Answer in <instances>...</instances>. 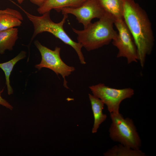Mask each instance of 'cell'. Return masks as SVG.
<instances>
[{"instance_id":"6da1fadb","label":"cell","mask_w":156,"mask_h":156,"mask_svg":"<svg viewBox=\"0 0 156 156\" xmlns=\"http://www.w3.org/2000/svg\"><path fill=\"white\" fill-rule=\"evenodd\" d=\"M123 19L136 45L138 61L143 67L154 44L150 21L146 11L133 0H123Z\"/></svg>"},{"instance_id":"7a4b0ae2","label":"cell","mask_w":156,"mask_h":156,"mask_svg":"<svg viewBox=\"0 0 156 156\" xmlns=\"http://www.w3.org/2000/svg\"><path fill=\"white\" fill-rule=\"evenodd\" d=\"M99 20L92 23L83 30L72 29L77 36L78 43L88 51L108 44L116 36L117 32L113 27L115 19L105 12Z\"/></svg>"},{"instance_id":"3957f363","label":"cell","mask_w":156,"mask_h":156,"mask_svg":"<svg viewBox=\"0 0 156 156\" xmlns=\"http://www.w3.org/2000/svg\"><path fill=\"white\" fill-rule=\"evenodd\" d=\"M15 4L25 14L34 26V32L31 38L30 43L38 34L44 32H49L65 44L71 47L77 53L81 63L82 64H86V62L81 51L82 45L72 40L64 29V24L68 17V14H63V17L61 21L58 23H55L50 18V11L46 12L40 16H36L28 12L18 5L16 3Z\"/></svg>"},{"instance_id":"277c9868","label":"cell","mask_w":156,"mask_h":156,"mask_svg":"<svg viewBox=\"0 0 156 156\" xmlns=\"http://www.w3.org/2000/svg\"><path fill=\"white\" fill-rule=\"evenodd\" d=\"M112 123L109 135L114 141L132 148L140 149L142 141L133 120L119 113H110Z\"/></svg>"},{"instance_id":"5b68a950","label":"cell","mask_w":156,"mask_h":156,"mask_svg":"<svg viewBox=\"0 0 156 156\" xmlns=\"http://www.w3.org/2000/svg\"><path fill=\"white\" fill-rule=\"evenodd\" d=\"M34 43L42 57L40 63L36 65L35 67L39 70L43 68H47L52 70L57 76L60 75L64 79V86L68 89L65 77L74 72L75 68L68 66L61 59L60 56L61 48L56 47L54 50H52L42 45L37 40L35 41Z\"/></svg>"},{"instance_id":"8992f818","label":"cell","mask_w":156,"mask_h":156,"mask_svg":"<svg viewBox=\"0 0 156 156\" xmlns=\"http://www.w3.org/2000/svg\"><path fill=\"white\" fill-rule=\"evenodd\" d=\"M93 95L101 99L110 113H118L120 104L124 100L131 98L134 90L130 88L116 89L99 83L89 87Z\"/></svg>"},{"instance_id":"52a82bcc","label":"cell","mask_w":156,"mask_h":156,"mask_svg":"<svg viewBox=\"0 0 156 156\" xmlns=\"http://www.w3.org/2000/svg\"><path fill=\"white\" fill-rule=\"evenodd\" d=\"M114 25L118 32L112 41L118 50V58H125L128 64L138 61L137 49L132 36L123 19L115 20Z\"/></svg>"},{"instance_id":"ba28073f","label":"cell","mask_w":156,"mask_h":156,"mask_svg":"<svg viewBox=\"0 0 156 156\" xmlns=\"http://www.w3.org/2000/svg\"><path fill=\"white\" fill-rule=\"evenodd\" d=\"M61 11L63 14L74 15L78 22L83 25L84 28L91 23L93 19H99L105 13L98 0H86L78 7L64 8Z\"/></svg>"},{"instance_id":"9c48e42d","label":"cell","mask_w":156,"mask_h":156,"mask_svg":"<svg viewBox=\"0 0 156 156\" xmlns=\"http://www.w3.org/2000/svg\"><path fill=\"white\" fill-rule=\"evenodd\" d=\"M86 0H46L37 9L40 14L50 11L54 9L58 12L63 8L76 7L82 4Z\"/></svg>"},{"instance_id":"30bf717a","label":"cell","mask_w":156,"mask_h":156,"mask_svg":"<svg viewBox=\"0 0 156 156\" xmlns=\"http://www.w3.org/2000/svg\"><path fill=\"white\" fill-rule=\"evenodd\" d=\"M94 117V123L92 132L96 133L100 125L107 119V116L103 114V110L104 104L98 98L91 94H88Z\"/></svg>"},{"instance_id":"8fae6325","label":"cell","mask_w":156,"mask_h":156,"mask_svg":"<svg viewBox=\"0 0 156 156\" xmlns=\"http://www.w3.org/2000/svg\"><path fill=\"white\" fill-rule=\"evenodd\" d=\"M18 30L12 28L0 31V54H3L7 50L11 51L18 38Z\"/></svg>"},{"instance_id":"7c38bea8","label":"cell","mask_w":156,"mask_h":156,"mask_svg":"<svg viewBox=\"0 0 156 156\" xmlns=\"http://www.w3.org/2000/svg\"><path fill=\"white\" fill-rule=\"evenodd\" d=\"M105 12L112 16L115 20L123 19V0H98Z\"/></svg>"},{"instance_id":"4fadbf2b","label":"cell","mask_w":156,"mask_h":156,"mask_svg":"<svg viewBox=\"0 0 156 156\" xmlns=\"http://www.w3.org/2000/svg\"><path fill=\"white\" fill-rule=\"evenodd\" d=\"M26 53L21 51L16 56L11 60L4 63H0V68L4 73L5 78V83L7 86L8 93L10 95L13 93V90L10 84V77L15 64L19 60L26 56Z\"/></svg>"},{"instance_id":"5bb4252c","label":"cell","mask_w":156,"mask_h":156,"mask_svg":"<svg viewBox=\"0 0 156 156\" xmlns=\"http://www.w3.org/2000/svg\"><path fill=\"white\" fill-rule=\"evenodd\" d=\"M105 156H146L140 149H135L121 144L113 146L104 153Z\"/></svg>"},{"instance_id":"9a60e30c","label":"cell","mask_w":156,"mask_h":156,"mask_svg":"<svg viewBox=\"0 0 156 156\" xmlns=\"http://www.w3.org/2000/svg\"><path fill=\"white\" fill-rule=\"evenodd\" d=\"M21 24V20L12 14H0V31L19 26Z\"/></svg>"},{"instance_id":"2e32d148","label":"cell","mask_w":156,"mask_h":156,"mask_svg":"<svg viewBox=\"0 0 156 156\" xmlns=\"http://www.w3.org/2000/svg\"><path fill=\"white\" fill-rule=\"evenodd\" d=\"M8 13L12 14L20 20H23V18L22 15L18 11L10 8H7L6 9L2 10H0V14Z\"/></svg>"},{"instance_id":"e0dca14e","label":"cell","mask_w":156,"mask_h":156,"mask_svg":"<svg viewBox=\"0 0 156 156\" xmlns=\"http://www.w3.org/2000/svg\"><path fill=\"white\" fill-rule=\"evenodd\" d=\"M3 90L0 91V105L5 106L7 108L12 110L13 109V107L6 100L3 99L1 96V93Z\"/></svg>"},{"instance_id":"ac0fdd59","label":"cell","mask_w":156,"mask_h":156,"mask_svg":"<svg viewBox=\"0 0 156 156\" xmlns=\"http://www.w3.org/2000/svg\"><path fill=\"white\" fill-rule=\"evenodd\" d=\"M30 1L39 7L42 5L46 0H30Z\"/></svg>"},{"instance_id":"d6986e66","label":"cell","mask_w":156,"mask_h":156,"mask_svg":"<svg viewBox=\"0 0 156 156\" xmlns=\"http://www.w3.org/2000/svg\"><path fill=\"white\" fill-rule=\"evenodd\" d=\"M17 1L19 3L21 4L23 2L24 0H17Z\"/></svg>"}]
</instances>
